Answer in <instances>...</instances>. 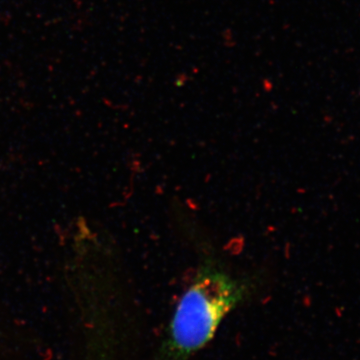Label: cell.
Returning a JSON list of instances; mask_svg holds the SVG:
<instances>
[{"mask_svg":"<svg viewBox=\"0 0 360 360\" xmlns=\"http://www.w3.org/2000/svg\"><path fill=\"white\" fill-rule=\"evenodd\" d=\"M248 283L213 262L200 267L180 298L160 348V360H189L217 335L232 310L245 302Z\"/></svg>","mask_w":360,"mask_h":360,"instance_id":"6da1fadb","label":"cell"}]
</instances>
